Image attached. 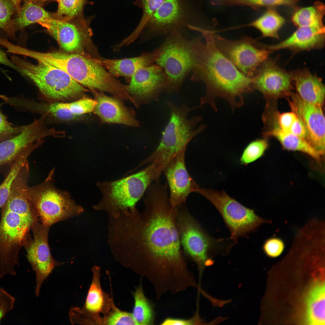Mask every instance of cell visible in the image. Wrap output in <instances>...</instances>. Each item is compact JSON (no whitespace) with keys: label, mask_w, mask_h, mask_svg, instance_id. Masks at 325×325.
Instances as JSON below:
<instances>
[{"label":"cell","mask_w":325,"mask_h":325,"mask_svg":"<svg viewBox=\"0 0 325 325\" xmlns=\"http://www.w3.org/2000/svg\"><path fill=\"white\" fill-rule=\"evenodd\" d=\"M187 36L174 31L158 48L160 52L155 64L162 67L166 74L168 94L179 92L195 65L197 45L200 36L189 39Z\"/></svg>","instance_id":"9c48e42d"},{"label":"cell","mask_w":325,"mask_h":325,"mask_svg":"<svg viewBox=\"0 0 325 325\" xmlns=\"http://www.w3.org/2000/svg\"><path fill=\"white\" fill-rule=\"evenodd\" d=\"M0 63L4 64L17 70L16 66L8 57L5 53L0 50Z\"/></svg>","instance_id":"f6af8a7d"},{"label":"cell","mask_w":325,"mask_h":325,"mask_svg":"<svg viewBox=\"0 0 325 325\" xmlns=\"http://www.w3.org/2000/svg\"><path fill=\"white\" fill-rule=\"evenodd\" d=\"M57 11L53 13L54 19L68 21L85 18L84 14L85 6L91 3L88 0H57Z\"/></svg>","instance_id":"1f68e13d"},{"label":"cell","mask_w":325,"mask_h":325,"mask_svg":"<svg viewBox=\"0 0 325 325\" xmlns=\"http://www.w3.org/2000/svg\"><path fill=\"white\" fill-rule=\"evenodd\" d=\"M11 60L17 70L29 78L46 98L55 102L76 100L88 91L67 73L55 67L38 62L32 64L16 55Z\"/></svg>","instance_id":"ba28073f"},{"label":"cell","mask_w":325,"mask_h":325,"mask_svg":"<svg viewBox=\"0 0 325 325\" xmlns=\"http://www.w3.org/2000/svg\"><path fill=\"white\" fill-rule=\"evenodd\" d=\"M56 103L57 105L61 108L73 114L80 116L93 111L97 104L94 99L85 96L72 102H56Z\"/></svg>","instance_id":"e575fe53"},{"label":"cell","mask_w":325,"mask_h":325,"mask_svg":"<svg viewBox=\"0 0 325 325\" xmlns=\"http://www.w3.org/2000/svg\"><path fill=\"white\" fill-rule=\"evenodd\" d=\"M134 305L132 315L138 325H152L154 322L153 308L140 286L134 294Z\"/></svg>","instance_id":"4dcf8cb0"},{"label":"cell","mask_w":325,"mask_h":325,"mask_svg":"<svg viewBox=\"0 0 325 325\" xmlns=\"http://www.w3.org/2000/svg\"><path fill=\"white\" fill-rule=\"evenodd\" d=\"M289 132L306 141L307 132L306 129L302 122L298 117L292 125Z\"/></svg>","instance_id":"ee69618b"},{"label":"cell","mask_w":325,"mask_h":325,"mask_svg":"<svg viewBox=\"0 0 325 325\" xmlns=\"http://www.w3.org/2000/svg\"><path fill=\"white\" fill-rule=\"evenodd\" d=\"M104 320L107 325H138L132 314L113 308Z\"/></svg>","instance_id":"f35d334b"},{"label":"cell","mask_w":325,"mask_h":325,"mask_svg":"<svg viewBox=\"0 0 325 325\" xmlns=\"http://www.w3.org/2000/svg\"><path fill=\"white\" fill-rule=\"evenodd\" d=\"M162 169V167L152 162L138 172L122 178L98 182L96 186L102 197L93 206L94 209L106 211L113 216L134 209L148 187L160 177Z\"/></svg>","instance_id":"277c9868"},{"label":"cell","mask_w":325,"mask_h":325,"mask_svg":"<svg viewBox=\"0 0 325 325\" xmlns=\"http://www.w3.org/2000/svg\"><path fill=\"white\" fill-rule=\"evenodd\" d=\"M50 227L38 221L31 229L33 238L30 237L23 246L28 261L36 274V297L39 295L43 282L54 268L63 264L54 259L51 254L48 242Z\"/></svg>","instance_id":"5bb4252c"},{"label":"cell","mask_w":325,"mask_h":325,"mask_svg":"<svg viewBox=\"0 0 325 325\" xmlns=\"http://www.w3.org/2000/svg\"><path fill=\"white\" fill-rule=\"evenodd\" d=\"M290 73L292 82L299 97L306 102L322 107L325 88L321 79L306 68L298 69Z\"/></svg>","instance_id":"603a6c76"},{"label":"cell","mask_w":325,"mask_h":325,"mask_svg":"<svg viewBox=\"0 0 325 325\" xmlns=\"http://www.w3.org/2000/svg\"><path fill=\"white\" fill-rule=\"evenodd\" d=\"M15 298L4 288L0 287V324L2 319L13 308Z\"/></svg>","instance_id":"60d3db41"},{"label":"cell","mask_w":325,"mask_h":325,"mask_svg":"<svg viewBox=\"0 0 325 325\" xmlns=\"http://www.w3.org/2000/svg\"><path fill=\"white\" fill-rule=\"evenodd\" d=\"M289 104L292 112L301 121L307 132L306 141L320 155L325 152V117L322 107L306 102L291 92Z\"/></svg>","instance_id":"2e32d148"},{"label":"cell","mask_w":325,"mask_h":325,"mask_svg":"<svg viewBox=\"0 0 325 325\" xmlns=\"http://www.w3.org/2000/svg\"><path fill=\"white\" fill-rule=\"evenodd\" d=\"M14 20L15 29H21L29 25L42 21L54 19L53 13L48 12L39 3L27 0Z\"/></svg>","instance_id":"f546056e"},{"label":"cell","mask_w":325,"mask_h":325,"mask_svg":"<svg viewBox=\"0 0 325 325\" xmlns=\"http://www.w3.org/2000/svg\"><path fill=\"white\" fill-rule=\"evenodd\" d=\"M325 30L309 27H299L289 37L278 43L267 45L259 43L261 48L273 52L287 49L293 55L300 51L322 48L324 45Z\"/></svg>","instance_id":"ffe728a7"},{"label":"cell","mask_w":325,"mask_h":325,"mask_svg":"<svg viewBox=\"0 0 325 325\" xmlns=\"http://www.w3.org/2000/svg\"><path fill=\"white\" fill-rule=\"evenodd\" d=\"M324 4L320 1L310 6L297 7L291 17V21L297 28L309 27L325 30L323 19L325 14Z\"/></svg>","instance_id":"cb8c5ba5"},{"label":"cell","mask_w":325,"mask_h":325,"mask_svg":"<svg viewBox=\"0 0 325 325\" xmlns=\"http://www.w3.org/2000/svg\"><path fill=\"white\" fill-rule=\"evenodd\" d=\"M22 0L25 2L27 0H11L14 5L18 14H19L21 8L20 7V3Z\"/></svg>","instance_id":"bcb514c9"},{"label":"cell","mask_w":325,"mask_h":325,"mask_svg":"<svg viewBox=\"0 0 325 325\" xmlns=\"http://www.w3.org/2000/svg\"><path fill=\"white\" fill-rule=\"evenodd\" d=\"M167 79L166 74L159 66L155 64L142 68L131 78L127 90L135 96L138 104L149 103L158 101L160 95L166 92Z\"/></svg>","instance_id":"ac0fdd59"},{"label":"cell","mask_w":325,"mask_h":325,"mask_svg":"<svg viewBox=\"0 0 325 325\" xmlns=\"http://www.w3.org/2000/svg\"><path fill=\"white\" fill-rule=\"evenodd\" d=\"M213 37L221 53L242 73L250 78L258 66L273 52L258 47L255 40L249 37L235 40L218 35H214Z\"/></svg>","instance_id":"4fadbf2b"},{"label":"cell","mask_w":325,"mask_h":325,"mask_svg":"<svg viewBox=\"0 0 325 325\" xmlns=\"http://www.w3.org/2000/svg\"><path fill=\"white\" fill-rule=\"evenodd\" d=\"M32 152L31 149L26 150L11 165L9 172L0 184V209L3 207L8 197L14 179L23 166L28 161L27 158Z\"/></svg>","instance_id":"d6a6232c"},{"label":"cell","mask_w":325,"mask_h":325,"mask_svg":"<svg viewBox=\"0 0 325 325\" xmlns=\"http://www.w3.org/2000/svg\"><path fill=\"white\" fill-rule=\"evenodd\" d=\"M202 4V0H165L151 16L139 36L145 41L158 37H166L175 31L188 36L190 26L208 29Z\"/></svg>","instance_id":"5b68a950"},{"label":"cell","mask_w":325,"mask_h":325,"mask_svg":"<svg viewBox=\"0 0 325 325\" xmlns=\"http://www.w3.org/2000/svg\"><path fill=\"white\" fill-rule=\"evenodd\" d=\"M275 113L276 121L279 128L283 132H289L292 125L297 118L296 114L292 112Z\"/></svg>","instance_id":"b9f144b4"},{"label":"cell","mask_w":325,"mask_h":325,"mask_svg":"<svg viewBox=\"0 0 325 325\" xmlns=\"http://www.w3.org/2000/svg\"><path fill=\"white\" fill-rule=\"evenodd\" d=\"M285 243L281 238L277 237L269 238L265 240L262 246V250L265 255L271 258L280 256L284 252Z\"/></svg>","instance_id":"74e56055"},{"label":"cell","mask_w":325,"mask_h":325,"mask_svg":"<svg viewBox=\"0 0 325 325\" xmlns=\"http://www.w3.org/2000/svg\"><path fill=\"white\" fill-rule=\"evenodd\" d=\"M94 17L88 19L65 21L51 19L38 23L57 41L66 51H80L82 55L93 59L101 57L91 39L90 23Z\"/></svg>","instance_id":"7c38bea8"},{"label":"cell","mask_w":325,"mask_h":325,"mask_svg":"<svg viewBox=\"0 0 325 325\" xmlns=\"http://www.w3.org/2000/svg\"><path fill=\"white\" fill-rule=\"evenodd\" d=\"M177 221L184 254L196 263L200 275L206 267L213 264L215 255L227 253L231 247L228 239L210 236L184 205L178 207Z\"/></svg>","instance_id":"52a82bcc"},{"label":"cell","mask_w":325,"mask_h":325,"mask_svg":"<svg viewBox=\"0 0 325 325\" xmlns=\"http://www.w3.org/2000/svg\"><path fill=\"white\" fill-rule=\"evenodd\" d=\"M15 10L11 1L0 0V29L4 30L10 37H15L16 30L11 17Z\"/></svg>","instance_id":"8d00e7d4"},{"label":"cell","mask_w":325,"mask_h":325,"mask_svg":"<svg viewBox=\"0 0 325 325\" xmlns=\"http://www.w3.org/2000/svg\"><path fill=\"white\" fill-rule=\"evenodd\" d=\"M197 311L193 317L188 319H184L169 318L165 320L161 324L163 325H188L200 324L202 323L199 317Z\"/></svg>","instance_id":"7bdbcfd3"},{"label":"cell","mask_w":325,"mask_h":325,"mask_svg":"<svg viewBox=\"0 0 325 325\" xmlns=\"http://www.w3.org/2000/svg\"><path fill=\"white\" fill-rule=\"evenodd\" d=\"M196 192L206 198L216 208L231 232L230 239L235 243L239 237L255 232L262 224L272 223L271 220L259 217L254 209L244 206L223 190L199 188Z\"/></svg>","instance_id":"8fae6325"},{"label":"cell","mask_w":325,"mask_h":325,"mask_svg":"<svg viewBox=\"0 0 325 325\" xmlns=\"http://www.w3.org/2000/svg\"><path fill=\"white\" fill-rule=\"evenodd\" d=\"M44 117L25 125L19 134L0 142V167L11 165L20 155L33 147H38L44 138L56 135L54 130L48 129L42 125Z\"/></svg>","instance_id":"e0dca14e"},{"label":"cell","mask_w":325,"mask_h":325,"mask_svg":"<svg viewBox=\"0 0 325 325\" xmlns=\"http://www.w3.org/2000/svg\"><path fill=\"white\" fill-rule=\"evenodd\" d=\"M274 125L270 130L263 132L264 136H271L276 138L286 149L301 152L316 159H320L321 156L305 141L290 132H282L276 124Z\"/></svg>","instance_id":"83f0119b"},{"label":"cell","mask_w":325,"mask_h":325,"mask_svg":"<svg viewBox=\"0 0 325 325\" xmlns=\"http://www.w3.org/2000/svg\"><path fill=\"white\" fill-rule=\"evenodd\" d=\"M7 116L0 110V142L20 133L25 126H16L9 122Z\"/></svg>","instance_id":"ab89813d"},{"label":"cell","mask_w":325,"mask_h":325,"mask_svg":"<svg viewBox=\"0 0 325 325\" xmlns=\"http://www.w3.org/2000/svg\"><path fill=\"white\" fill-rule=\"evenodd\" d=\"M285 22V20L277 11L276 7H270L267 8L262 15L252 22L234 28L252 27L260 31L262 38L270 37L279 39L278 32Z\"/></svg>","instance_id":"484cf974"},{"label":"cell","mask_w":325,"mask_h":325,"mask_svg":"<svg viewBox=\"0 0 325 325\" xmlns=\"http://www.w3.org/2000/svg\"><path fill=\"white\" fill-rule=\"evenodd\" d=\"M267 140L257 139L249 143L244 149L240 158L241 163L247 165L260 158L268 147Z\"/></svg>","instance_id":"d590c367"},{"label":"cell","mask_w":325,"mask_h":325,"mask_svg":"<svg viewBox=\"0 0 325 325\" xmlns=\"http://www.w3.org/2000/svg\"><path fill=\"white\" fill-rule=\"evenodd\" d=\"M167 189L166 184L150 185L143 212L136 208L110 216L107 226L108 243L115 258L139 267L159 294L180 291L194 280L180 242L178 207L171 203Z\"/></svg>","instance_id":"6da1fadb"},{"label":"cell","mask_w":325,"mask_h":325,"mask_svg":"<svg viewBox=\"0 0 325 325\" xmlns=\"http://www.w3.org/2000/svg\"><path fill=\"white\" fill-rule=\"evenodd\" d=\"M28 178L18 174L14 179L8 197L1 208L0 220V278L15 276L19 265L21 248L30 236L29 232L39 220L29 200Z\"/></svg>","instance_id":"3957f363"},{"label":"cell","mask_w":325,"mask_h":325,"mask_svg":"<svg viewBox=\"0 0 325 325\" xmlns=\"http://www.w3.org/2000/svg\"><path fill=\"white\" fill-rule=\"evenodd\" d=\"M171 112L170 119L162 133V137L156 149L149 156L141 161L135 169L148 164L155 163L163 167L172 157L186 149L188 143L206 127L201 124L196 128L202 119L196 116L187 117L192 110L198 106L190 107L184 104L178 106L172 102L166 101Z\"/></svg>","instance_id":"8992f818"},{"label":"cell","mask_w":325,"mask_h":325,"mask_svg":"<svg viewBox=\"0 0 325 325\" xmlns=\"http://www.w3.org/2000/svg\"><path fill=\"white\" fill-rule=\"evenodd\" d=\"M213 32L203 31L197 45V58L190 80L202 82L206 86L205 95L201 98L200 107L209 104L217 111L215 100L227 101L232 111L244 104V95L254 91L252 79L242 73L219 50Z\"/></svg>","instance_id":"7a4b0ae2"},{"label":"cell","mask_w":325,"mask_h":325,"mask_svg":"<svg viewBox=\"0 0 325 325\" xmlns=\"http://www.w3.org/2000/svg\"><path fill=\"white\" fill-rule=\"evenodd\" d=\"M317 282L306 298V322L309 324L324 325V284Z\"/></svg>","instance_id":"d4e9b609"},{"label":"cell","mask_w":325,"mask_h":325,"mask_svg":"<svg viewBox=\"0 0 325 325\" xmlns=\"http://www.w3.org/2000/svg\"><path fill=\"white\" fill-rule=\"evenodd\" d=\"M17 105L20 110L38 112L62 121L79 120L81 116L73 114L61 108L57 105L55 102L49 104H42L21 98L18 101Z\"/></svg>","instance_id":"f1b7e54d"},{"label":"cell","mask_w":325,"mask_h":325,"mask_svg":"<svg viewBox=\"0 0 325 325\" xmlns=\"http://www.w3.org/2000/svg\"><path fill=\"white\" fill-rule=\"evenodd\" d=\"M186 149L176 154L164 166L162 172L169 185V198L173 206L184 205L189 195L199 188L187 172L185 162Z\"/></svg>","instance_id":"d6986e66"},{"label":"cell","mask_w":325,"mask_h":325,"mask_svg":"<svg viewBox=\"0 0 325 325\" xmlns=\"http://www.w3.org/2000/svg\"><path fill=\"white\" fill-rule=\"evenodd\" d=\"M54 174L53 169L43 182L28 186L27 190L29 200L39 220L49 227L58 221L79 215L84 211L68 192L56 187Z\"/></svg>","instance_id":"30bf717a"},{"label":"cell","mask_w":325,"mask_h":325,"mask_svg":"<svg viewBox=\"0 0 325 325\" xmlns=\"http://www.w3.org/2000/svg\"><path fill=\"white\" fill-rule=\"evenodd\" d=\"M91 90L97 102L93 111L103 122L139 125L138 122L119 100L107 96L103 92Z\"/></svg>","instance_id":"44dd1931"},{"label":"cell","mask_w":325,"mask_h":325,"mask_svg":"<svg viewBox=\"0 0 325 325\" xmlns=\"http://www.w3.org/2000/svg\"><path fill=\"white\" fill-rule=\"evenodd\" d=\"M268 58L258 67L251 78L253 89L261 92L266 98L289 96L292 92L290 72L280 67L278 58Z\"/></svg>","instance_id":"9a60e30c"},{"label":"cell","mask_w":325,"mask_h":325,"mask_svg":"<svg viewBox=\"0 0 325 325\" xmlns=\"http://www.w3.org/2000/svg\"><path fill=\"white\" fill-rule=\"evenodd\" d=\"M165 0H137L134 4L141 9L142 16L138 25L128 36L129 41L134 42L141 33L144 26L152 14L160 7Z\"/></svg>","instance_id":"836d02e7"},{"label":"cell","mask_w":325,"mask_h":325,"mask_svg":"<svg viewBox=\"0 0 325 325\" xmlns=\"http://www.w3.org/2000/svg\"><path fill=\"white\" fill-rule=\"evenodd\" d=\"M158 48L152 51L144 52L140 55L119 59L103 57L94 59L115 77L130 78L140 69L155 64L159 54Z\"/></svg>","instance_id":"7402d4cb"},{"label":"cell","mask_w":325,"mask_h":325,"mask_svg":"<svg viewBox=\"0 0 325 325\" xmlns=\"http://www.w3.org/2000/svg\"><path fill=\"white\" fill-rule=\"evenodd\" d=\"M36 3H39V2H43L51 0H30Z\"/></svg>","instance_id":"7dc6e473"},{"label":"cell","mask_w":325,"mask_h":325,"mask_svg":"<svg viewBox=\"0 0 325 325\" xmlns=\"http://www.w3.org/2000/svg\"><path fill=\"white\" fill-rule=\"evenodd\" d=\"M93 278L83 308L84 310L92 317L97 314L110 309L106 296L101 286L100 269L97 266L92 269Z\"/></svg>","instance_id":"4316f807"}]
</instances>
